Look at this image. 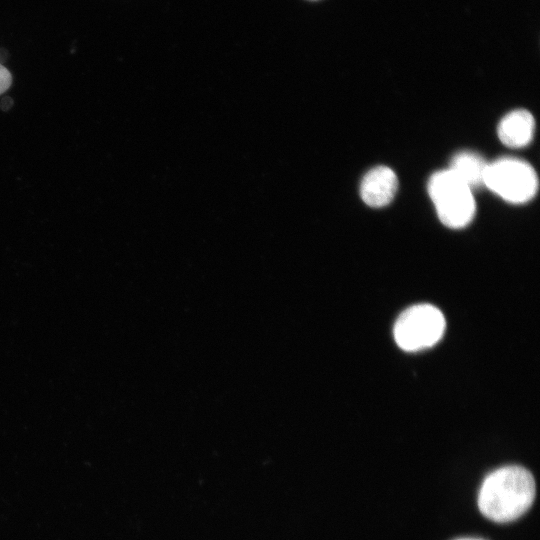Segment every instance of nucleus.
Returning <instances> with one entry per match:
<instances>
[{"label":"nucleus","instance_id":"1","mask_svg":"<svg viewBox=\"0 0 540 540\" xmlns=\"http://www.w3.org/2000/svg\"><path fill=\"white\" fill-rule=\"evenodd\" d=\"M536 493L533 475L520 466H505L490 473L478 495L480 512L497 523L513 521L532 505Z\"/></svg>","mask_w":540,"mask_h":540},{"label":"nucleus","instance_id":"2","mask_svg":"<svg viewBox=\"0 0 540 540\" xmlns=\"http://www.w3.org/2000/svg\"><path fill=\"white\" fill-rule=\"evenodd\" d=\"M428 193L445 226L462 228L472 221L476 211L472 190L451 170L434 173L428 182Z\"/></svg>","mask_w":540,"mask_h":540},{"label":"nucleus","instance_id":"3","mask_svg":"<svg viewBox=\"0 0 540 540\" xmlns=\"http://www.w3.org/2000/svg\"><path fill=\"white\" fill-rule=\"evenodd\" d=\"M443 313L427 303L413 305L397 318L393 334L397 345L408 352L419 351L435 345L445 331Z\"/></svg>","mask_w":540,"mask_h":540},{"label":"nucleus","instance_id":"4","mask_svg":"<svg viewBox=\"0 0 540 540\" xmlns=\"http://www.w3.org/2000/svg\"><path fill=\"white\" fill-rule=\"evenodd\" d=\"M484 186L508 202L525 203L536 194L538 178L527 162L506 157L488 164Z\"/></svg>","mask_w":540,"mask_h":540},{"label":"nucleus","instance_id":"5","mask_svg":"<svg viewBox=\"0 0 540 540\" xmlns=\"http://www.w3.org/2000/svg\"><path fill=\"white\" fill-rule=\"evenodd\" d=\"M397 187L398 180L394 171L386 166H377L363 177L360 195L367 205L379 208L393 200Z\"/></svg>","mask_w":540,"mask_h":540},{"label":"nucleus","instance_id":"6","mask_svg":"<svg viewBox=\"0 0 540 540\" xmlns=\"http://www.w3.org/2000/svg\"><path fill=\"white\" fill-rule=\"evenodd\" d=\"M535 128L532 114L524 109L514 110L502 118L498 125L500 141L512 148H520L528 145Z\"/></svg>","mask_w":540,"mask_h":540},{"label":"nucleus","instance_id":"7","mask_svg":"<svg viewBox=\"0 0 540 540\" xmlns=\"http://www.w3.org/2000/svg\"><path fill=\"white\" fill-rule=\"evenodd\" d=\"M488 163L474 152L464 151L456 154L451 161V170L471 190L484 186Z\"/></svg>","mask_w":540,"mask_h":540},{"label":"nucleus","instance_id":"8","mask_svg":"<svg viewBox=\"0 0 540 540\" xmlns=\"http://www.w3.org/2000/svg\"><path fill=\"white\" fill-rule=\"evenodd\" d=\"M11 84V72L0 63V95L9 89Z\"/></svg>","mask_w":540,"mask_h":540},{"label":"nucleus","instance_id":"9","mask_svg":"<svg viewBox=\"0 0 540 540\" xmlns=\"http://www.w3.org/2000/svg\"><path fill=\"white\" fill-rule=\"evenodd\" d=\"M458 540H481V539L465 538V539H458Z\"/></svg>","mask_w":540,"mask_h":540},{"label":"nucleus","instance_id":"10","mask_svg":"<svg viewBox=\"0 0 540 540\" xmlns=\"http://www.w3.org/2000/svg\"><path fill=\"white\" fill-rule=\"evenodd\" d=\"M309 1H317V0H309Z\"/></svg>","mask_w":540,"mask_h":540}]
</instances>
